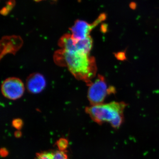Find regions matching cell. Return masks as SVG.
I'll return each mask as SVG.
<instances>
[{"label":"cell","instance_id":"6da1fadb","mask_svg":"<svg viewBox=\"0 0 159 159\" xmlns=\"http://www.w3.org/2000/svg\"><path fill=\"white\" fill-rule=\"evenodd\" d=\"M54 59L57 65L66 67L75 78L84 81L87 85L96 76V60L89 54L60 49L55 52Z\"/></svg>","mask_w":159,"mask_h":159},{"label":"cell","instance_id":"7a4b0ae2","mask_svg":"<svg viewBox=\"0 0 159 159\" xmlns=\"http://www.w3.org/2000/svg\"><path fill=\"white\" fill-rule=\"evenodd\" d=\"M127 104L124 102H112L91 105L85 111L92 120L99 124L108 122L114 128L118 129L124 121V111Z\"/></svg>","mask_w":159,"mask_h":159},{"label":"cell","instance_id":"3957f363","mask_svg":"<svg viewBox=\"0 0 159 159\" xmlns=\"http://www.w3.org/2000/svg\"><path fill=\"white\" fill-rule=\"evenodd\" d=\"M88 98L92 105L103 103L106 98L116 92L113 86L109 85L102 75H98L89 84Z\"/></svg>","mask_w":159,"mask_h":159},{"label":"cell","instance_id":"277c9868","mask_svg":"<svg viewBox=\"0 0 159 159\" xmlns=\"http://www.w3.org/2000/svg\"><path fill=\"white\" fill-rule=\"evenodd\" d=\"M58 45L61 49L68 51H79L89 54L93 46L91 36L85 39L77 40L71 34H66L60 39Z\"/></svg>","mask_w":159,"mask_h":159},{"label":"cell","instance_id":"5b68a950","mask_svg":"<svg viewBox=\"0 0 159 159\" xmlns=\"http://www.w3.org/2000/svg\"><path fill=\"white\" fill-rule=\"evenodd\" d=\"M1 90L3 96L6 98L16 100L22 97L25 87L20 79L16 77H10L3 81Z\"/></svg>","mask_w":159,"mask_h":159},{"label":"cell","instance_id":"8992f818","mask_svg":"<svg viewBox=\"0 0 159 159\" xmlns=\"http://www.w3.org/2000/svg\"><path fill=\"white\" fill-rule=\"evenodd\" d=\"M105 15H101L91 24L82 20H77L70 29L72 37L77 40L85 39L89 37L93 29L105 19Z\"/></svg>","mask_w":159,"mask_h":159},{"label":"cell","instance_id":"52a82bcc","mask_svg":"<svg viewBox=\"0 0 159 159\" xmlns=\"http://www.w3.org/2000/svg\"><path fill=\"white\" fill-rule=\"evenodd\" d=\"M46 86L45 78L39 73L31 74L26 80V88L31 93H39L43 90Z\"/></svg>","mask_w":159,"mask_h":159},{"label":"cell","instance_id":"ba28073f","mask_svg":"<svg viewBox=\"0 0 159 159\" xmlns=\"http://www.w3.org/2000/svg\"><path fill=\"white\" fill-rule=\"evenodd\" d=\"M34 159H70L66 152L63 150H52L36 154Z\"/></svg>","mask_w":159,"mask_h":159},{"label":"cell","instance_id":"9c48e42d","mask_svg":"<svg viewBox=\"0 0 159 159\" xmlns=\"http://www.w3.org/2000/svg\"><path fill=\"white\" fill-rule=\"evenodd\" d=\"M57 146L60 150H63L67 146V141L65 139H60L57 141Z\"/></svg>","mask_w":159,"mask_h":159},{"label":"cell","instance_id":"30bf717a","mask_svg":"<svg viewBox=\"0 0 159 159\" xmlns=\"http://www.w3.org/2000/svg\"><path fill=\"white\" fill-rule=\"evenodd\" d=\"M13 126L15 128L17 129H19L22 126V122L20 120H14L12 123Z\"/></svg>","mask_w":159,"mask_h":159},{"label":"cell","instance_id":"8fae6325","mask_svg":"<svg viewBox=\"0 0 159 159\" xmlns=\"http://www.w3.org/2000/svg\"><path fill=\"white\" fill-rule=\"evenodd\" d=\"M34 1L36 2H41V1H43V0H34Z\"/></svg>","mask_w":159,"mask_h":159}]
</instances>
